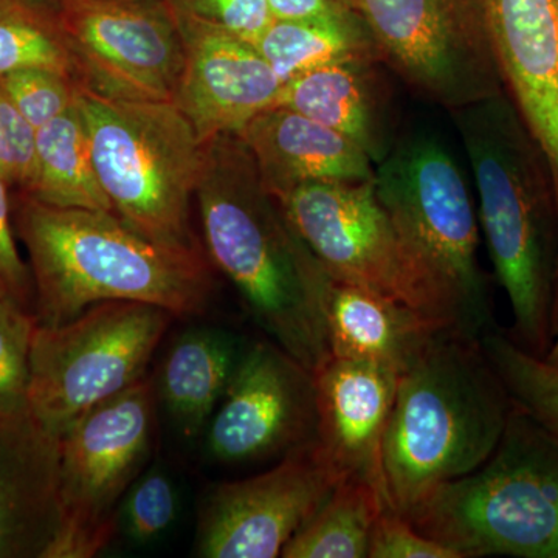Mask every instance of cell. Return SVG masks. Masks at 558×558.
I'll use <instances>...</instances> for the list:
<instances>
[{
	"label": "cell",
	"mask_w": 558,
	"mask_h": 558,
	"mask_svg": "<svg viewBox=\"0 0 558 558\" xmlns=\"http://www.w3.org/2000/svg\"><path fill=\"white\" fill-rule=\"evenodd\" d=\"M403 517L459 558H558V444L513 403L494 453Z\"/></svg>",
	"instance_id": "cell-5"
},
{
	"label": "cell",
	"mask_w": 558,
	"mask_h": 558,
	"mask_svg": "<svg viewBox=\"0 0 558 558\" xmlns=\"http://www.w3.org/2000/svg\"><path fill=\"white\" fill-rule=\"evenodd\" d=\"M194 201L211 266L230 279L274 343L312 373L322 368L332 357L319 300L325 269L238 135L207 142Z\"/></svg>",
	"instance_id": "cell-1"
},
{
	"label": "cell",
	"mask_w": 558,
	"mask_h": 558,
	"mask_svg": "<svg viewBox=\"0 0 558 558\" xmlns=\"http://www.w3.org/2000/svg\"><path fill=\"white\" fill-rule=\"evenodd\" d=\"M178 490L159 468L142 473L124 498V527L132 539L149 543L170 531L178 519Z\"/></svg>",
	"instance_id": "cell-30"
},
{
	"label": "cell",
	"mask_w": 558,
	"mask_h": 558,
	"mask_svg": "<svg viewBox=\"0 0 558 558\" xmlns=\"http://www.w3.org/2000/svg\"><path fill=\"white\" fill-rule=\"evenodd\" d=\"M374 191L411 255L449 307L454 332L490 330V300L478 260L480 219L468 182L447 146L418 134L376 165Z\"/></svg>",
	"instance_id": "cell-7"
},
{
	"label": "cell",
	"mask_w": 558,
	"mask_h": 558,
	"mask_svg": "<svg viewBox=\"0 0 558 558\" xmlns=\"http://www.w3.org/2000/svg\"><path fill=\"white\" fill-rule=\"evenodd\" d=\"M368 558H459L453 549L425 537L402 513L384 506L371 535Z\"/></svg>",
	"instance_id": "cell-34"
},
{
	"label": "cell",
	"mask_w": 558,
	"mask_h": 558,
	"mask_svg": "<svg viewBox=\"0 0 558 558\" xmlns=\"http://www.w3.org/2000/svg\"><path fill=\"white\" fill-rule=\"evenodd\" d=\"M242 352L234 337L209 328L186 330L168 349L156 392L183 436L205 432Z\"/></svg>",
	"instance_id": "cell-22"
},
{
	"label": "cell",
	"mask_w": 558,
	"mask_h": 558,
	"mask_svg": "<svg viewBox=\"0 0 558 558\" xmlns=\"http://www.w3.org/2000/svg\"><path fill=\"white\" fill-rule=\"evenodd\" d=\"M54 16L81 90L108 100H174L185 53L165 0H62Z\"/></svg>",
	"instance_id": "cell-12"
},
{
	"label": "cell",
	"mask_w": 558,
	"mask_h": 558,
	"mask_svg": "<svg viewBox=\"0 0 558 558\" xmlns=\"http://www.w3.org/2000/svg\"><path fill=\"white\" fill-rule=\"evenodd\" d=\"M172 13L185 53L172 102L202 142L236 135L263 110L278 105L281 80L255 44L211 22Z\"/></svg>",
	"instance_id": "cell-15"
},
{
	"label": "cell",
	"mask_w": 558,
	"mask_h": 558,
	"mask_svg": "<svg viewBox=\"0 0 558 558\" xmlns=\"http://www.w3.org/2000/svg\"><path fill=\"white\" fill-rule=\"evenodd\" d=\"M255 46L282 84L341 62H384L362 14L274 20Z\"/></svg>",
	"instance_id": "cell-23"
},
{
	"label": "cell",
	"mask_w": 558,
	"mask_h": 558,
	"mask_svg": "<svg viewBox=\"0 0 558 558\" xmlns=\"http://www.w3.org/2000/svg\"><path fill=\"white\" fill-rule=\"evenodd\" d=\"M377 61H351L282 84L284 106L352 140L379 165L395 148L391 108Z\"/></svg>",
	"instance_id": "cell-21"
},
{
	"label": "cell",
	"mask_w": 558,
	"mask_h": 558,
	"mask_svg": "<svg viewBox=\"0 0 558 558\" xmlns=\"http://www.w3.org/2000/svg\"><path fill=\"white\" fill-rule=\"evenodd\" d=\"M513 402L478 339L442 332L399 374L384 440L392 508L407 515L497 449Z\"/></svg>",
	"instance_id": "cell-4"
},
{
	"label": "cell",
	"mask_w": 558,
	"mask_h": 558,
	"mask_svg": "<svg viewBox=\"0 0 558 558\" xmlns=\"http://www.w3.org/2000/svg\"><path fill=\"white\" fill-rule=\"evenodd\" d=\"M0 175L13 193H31L36 178V130L0 87Z\"/></svg>",
	"instance_id": "cell-31"
},
{
	"label": "cell",
	"mask_w": 558,
	"mask_h": 558,
	"mask_svg": "<svg viewBox=\"0 0 558 558\" xmlns=\"http://www.w3.org/2000/svg\"><path fill=\"white\" fill-rule=\"evenodd\" d=\"M27 68L58 70L78 83L54 13L27 0H0V78Z\"/></svg>",
	"instance_id": "cell-26"
},
{
	"label": "cell",
	"mask_w": 558,
	"mask_h": 558,
	"mask_svg": "<svg viewBox=\"0 0 558 558\" xmlns=\"http://www.w3.org/2000/svg\"><path fill=\"white\" fill-rule=\"evenodd\" d=\"M543 360H545L546 363H549L550 366H554V368H558V319L556 336H554L553 343H550L548 352H546V355L543 357Z\"/></svg>",
	"instance_id": "cell-36"
},
{
	"label": "cell",
	"mask_w": 558,
	"mask_h": 558,
	"mask_svg": "<svg viewBox=\"0 0 558 558\" xmlns=\"http://www.w3.org/2000/svg\"><path fill=\"white\" fill-rule=\"evenodd\" d=\"M274 20L360 14L355 0H269Z\"/></svg>",
	"instance_id": "cell-35"
},
{
	"label": "cell",
	"mask_w": 558,
	"mask_h": 558,
	"mask_svg": "<svg viewBox=\"0 0 558 558\" xmlns=\"http://www.w3.org/2000/svg\"><path fill=\"white\" fill-rule=\"evenodd\" d=\"M178 13L190 14L256 44L270 22L269 0H165Z\"/></svg>",
	"instance_id": "cell-32"
},
{
	"label": "cell",
	"mask_w": 558,
	"mask_h": 558,
	"mask_svg": "<svg viewBox=\"0 0 558 558\" xmlns=\"http://www.w3.org/2000/svg\"><path fill=\"white\" fill-rule=\"evenodd\" d=\"M314 374L315 450L341 481L369 484L391 505L385 483L384 440L398 392V371L365 360L330 357Z\"/></svg>",
	"instance_id": "cell-16"
},
{
	"label": "cell",
	"mask_w": 558,
	"mask_h": 558,
	"mask_svg": "<svg viewBox=\"0 0 558 558\" xmlns=\"http://www.w3.org/2000/svg\"><path fill=\"white\" fill-rule=\"evenodd\" d=\"M205 433L208 453L223 464L282 459L314 446L315 374L271 340L252 344Z\"/></svg>",
	"instance_id": "cell-13"
},
{
	"label": "cell",
	"mask_w": 558,
	"mask_h": 558,
	"mask_svg": "<svg viewBox=\"0 0 558 558\" xmlns=\"http://www.w3.org/2000/svg\"><path fill=\"white\" fill-rule=\"evenodd\" d=\"M0 87L36 131L73 108L81 90L72 76L46 68L14 70L0 78Z\"/></svg>",
	"instance_id": "cell-29"
},
{
	"label": "cell",
	"mask_w": 558,
	"mask_h": 558,
	"mask_svg": "<svg viewBox=\"0 0 558 558\" xmlns=\"http://www.w3.org/2000/svg\"><path fill=\"white\" fill-rule=\"evenodd\" d=\"M95 171L113 213L167 247L204 252L191 202L207 143L172 101H120L80 90Z\"/></svg>",
	"instance_id": "cell-6"
},
{
	"label": "cell",
	"mask_w": 558,
	"mask_h": 558,
	"mask_svg": "<svg viewBox=\"0 0 558 558\" xmlns=\"http://www.w3.org/2000/svg\"><path fill=\"white\" fill-rule=\"evenodd\" d=\"M27 2L33 3V5L39 7V9L50 11V13H54L62 0H27Z\"/></svg>",
	"instance_id": "cell-37"
},
{
	"label": "cell",
	"mask_w": 558,
	"mask_h": 558,
	"mask_svg": "<svg viewBox=\"0 0 558 558\" xmlns=\"http://www.w3.org/2000/svg\"><path fill=\"white\" fill-rule=\"evenodd\" d=\"M36 318L13 301L0 299V418L31 413V354Z\"/></svg>",
	"instance_id": "cell-28"
},
{
	"label": "cell",
	"mask_w": 558,
	"mask_h": 558,
	"mask_svg": "<svg viewBox=\"0 0 558 558\" xmlns=\"http://www.w3.org/2000/svg\"><path fill=\"white\" fill-rule=\"evenodd\" d=\"M156 403V384L145 377L61 433V526L50 558H90L109 545L153 451Z\"/></svg>",
	"instance_id": "cell-9"
},
{
	"label": "cell",
	"mask_w": 558,
	"mask_h": 558,
	"mask_svg": "<svg viewBox=\"0 0 558 558\" xmlns=\"http://www.w3.org/2000/svg\"><path fill=\"white\" fill-rule=\"evenodd\" d=\"M27 196L51 207L113 213L95 171L78 101L36 131V178Z\"/></svg>",
	"instance_id": "cell-24"
},
{
	"label": "cell",
	"mask_w": 558,
	"mask_h": 558,
	"mask_svg": "<svg viewBox=\"0 0 558 558\" xmlns=\"http://www.w3.org/2000/svg\"><path fill=\"white\" fill-rule=\"evenodd\" d=\"M510 100L538 140L558 201V0H481Z\"/></svg>",
	"instance_id": "cell-17"
},
{
	"label": "cell",
	"mask_w": 558,
	"mask_h": 558,
	"mask_svg": "<svg viewBox=\"0 0 558 558\" xmlns=\"http://www.w3.org/2000/svg\"><path fill=\"white\" fill-rule=\"evenodd\" d=\"M17 240L28 255L35 318L60 326L102 301H137L190 317L207 310L205 252L148 240L116 213L60 208L13 193Z\"/></svg>",
	"instance_id": "cell-3"
},
{
	"label": "cell",
	"mask_w": 558,
	"mask_h": 558,
	"mask_svg": "<svg viewBox=\"0 0 558 558\" xmlns=\"http://www.w3.org/2000/svg\"><path fill=\"white\" fill-rule=\"evenodd\" d=\"M480 223L513 315L510 339L543 359L558 319V201L553 168L508 92L454 110Z\"/></svg>",
	"instance_id": "cell-2"
},
{
	"label": "cell",
	"mask_w": 558,
	"mask_h": 558,
	"mask_svg": "<svg viewBox=\"0 0 558 558\" xmlns=\"http://www.w3.org/2000/svg\"><path fill=\"white\" fill-rule=\"evenodd\" d=\"M384 506L391 505L369 484L341 481L281 557L368 558L373 527Z\"/></svg>",
	"instance_id": "cell-25"
},
{
	"label": "cell",
	"mask_w": 558,
	"mask_h": 558,
	"mask_svg": "<svg viewBox=\"0 0 558 558\" xmlns=\"http://www.w3.org/2000/svg\"><path fill=\"white\" fill-rule=\"evenodd\" d=\"M480 341L512 402L558 444V368L497 330H487Z\"/></svg>",
	"instance_id": "cell-27"
},
{
	"label": "cell",
	"mask_w": 558,
	"mask_h": 558,
	"mask_svg": "<svg viewBox=\"0 0 558 558\" xmlns=\"http://www.w3.org/2000/svg\"><path fill=\"white\" fill-rule=\"evenodd\" d=\"M319 300L332 357L379 363L400 374L449 332L405 304L326 270Z\"/></svg>",
	"instance_id": "cell-20"
},
{
	"label": "cell",
	"mask_w": 558,
	"mask_h": 558,
	"mask_svg": "<svg viewBox=\"0 0 558 558\" xmlns=\"http://www.w3.org/2000/svg\"><path fill=\"white\" fill-rule=\"evenodd\" d=\"M0 299L35 314L31 267L22 259L13 218V190L0 175Z\"/></svg>",
	"instance_id": "cell-33"
},
{
	"label": "cell",
	"mask_w": 558,
	"mask_h": 558,
	"mask_svg": "<svg viewBox=\"0 0 558 558\" xmlns=\"http://www.w3.org/2000/svg\"><path fill=\"white\" fill-rule=\"evenodd\" d=\"M174 315L137 301H102L60 326L36 323L28 409L60 436L81 414L145 379Z\"/></svg>",
	"instance_id": "cell-8"
},
{
	"label": "cell",
	"mask_w": 558,
	"mask_h": 558,
	"mask_svg": "<svg viewBox=\"0 0 558 558\" xmlns=\"http://www.w3.org/2000/svg\"><path fill=\"white\" fill-rule=\"evenodd\" d=\"M236 135L252 153L274 197L304 183L374 179L376 165L352 140L284 106L263 110Z\"/></svg>",
	"instance_id": "cell-19"
},
{
	"label": "cell",
	"mask_w": 558,
	"mask_h": 558,
	"mask_svg": "<svg viewBox=\"0 0 558 558\" xmlns=\"http://www.w3.org/2000/svg\"><path fill=\"white\" fill-rule=\"evenodd\" d=\"M275 199L329 275L399 301L457 333L446 301L381 207L373 180L304 183Z\"/></svg>",
	"instance_id": "cell-10"
},
{
	"label": "cell",
	"mask_w": 558,
	"mask_h": 558,
	"mask_svg": "<svg viewBox=\"0 0 558 558\" xmlns=\"http://www.w3.org/2000/svg\"><path fill=\"white\" fill-rule=\"evenodd\" d=\"M60 436L0 418V558H50L61 526Z\"/></svg>",
	"instance_id": "cell-18"
},
{
	"label": "cell",
	"mask_w": 558,
	"mask_h": 558,
	"mask_svg": "<svg viewBox=\"0 0 558 558\" xmlns=\"http://www.w3.org/2000/svg\"><path fill=\"white\" fill-rule=\"evenodd\" d=\"M339 483L314 444L259 475L219 484L202 508L197 556L281 557Z\"/></svg>",
	"instance_id": "cell-14"
},
{
	"label": "cell",
	"mask_w": 558,
	"mask_h": 558,
	"mask_svg": "<svg viewBox=\"0 0 558 558\" xmlns=\"http://www.w3.org/2000/svg\"><path fill=\"white\" fill-rule=\"evenodd\" d=\"M381 61L454 110L506 90L481 0H355Z\"/></svg>",
	"instance_id": "cell-11"
}]
</instances>
